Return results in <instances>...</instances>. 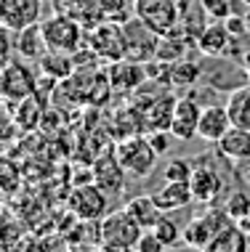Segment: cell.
I'll use <instances>...</instances> for the list:
<instances>
[{
    "label": "cell",
    "mask_w": 250,
    "mask_h": 252,
    "mask_svg": "<svg viewBox=\"0 0 250 252\" xmlns=\"http://www.w3.org/2000/svg\"><path fill=\"white\" fill-rule=\"evenodd\" d=\"M136 16L149 24L157 35H171L179 30L181 3L179 0H136Z\"/></svg>",
    "instance_id": "7"
},
{
    "label": "cell",
    "mask_w": 250,
    "mask_h": 252,
    "mask_svg": "<svg viewBox=\"0 0 250 252\" xmlns=\"http://www.w3.org/2000/svg\"><path fill=\"white\" fill-rule=\"evenodd\" d=\"M152 196H154V202L160 204V210H165V213L189 207V204L194 202V194H192L189 181H165Z\"/></svg>",
    "instance_id": "18"
},
{
    "label": "cell",
    "mask_w": 250,
    "mask_h": 252,
    "mask_svg": "<svg viewBox=\"0 0 250 252\" xmlns=\"http://www.w3.org/2000/svg\"><path fill=\"white\" fill-rule=\"evenodd\" d=\"M192 170H194V162L181 159V157H173V159L165 162L163 178L165 181H189V178H192Z\"/></svg>",
    "instance_id": "32"
},
{
    "label": "cell",
    "mask_w": 250,
    "mask_h": 252,
    "mask_svg": "<svg viewBox=\"0 0 250 252\" xmlns=\"http://www.w3.org/2000/svg\"><path fill=\"white\" fill-rule=\"evenodd\" d=\"M200 83V61H189L181 59L171 64V85H181V88H194Z\"/></svg>",
    "instance_id": "28"
},
{
    "label": "cell",
    "mask_w": 250,
    "mask_h": 252,
    "mask_svg": "<svg viewBox=\"0 0 250 252\" xmlns=\"http://www.w3.org/2000/svg\"><path fill=\"white\" fill-rule=\"evenodd\" d=\"M245 66H248V72H250V51L245 53Z\"/></svg>",
    "instance_id": "36"
},
{
    "label": "cell",
    "mask_w": 250,
    "mask_h": 252,
    "mask_svg": "<svg viewBox=\"0 0 250 252\" xmlns=\"http://www.w3.org/2000/svg\"><path fill=\"white\" fill-rule=\"evenodd\" d=\"M224 218H226V210H215V213L211 210V213H202L197 218H192L184 228V244L192 250H208L213 242L215 228L221 226Z\"/></svg>",
    "instance_id": "12"
},
{
    "label": "cell",
    "mask_w": 250,
    "mask_h": 252,
    "mask_svg": "<svg viewBox=\"0 0 250 252\" xmlns=\"http://www.w3.org/2000/svg\"><path fill=\"white\" fill-rule=\"evenodd\" d=\"M37 80L35 74H32V69L27 64H22V56L19 59H11L3 64V96L5 101H24L30 98L32 93H37Z\"/></svg>",
    "instance_id": "10"
},
{
    "label": "cell",
    "mask_w": 250,
    "mask_h": 252,
    "mask_svg": "<svg viewBox=\"0 0 250 252\" xmlns=\"http://www.w3.org/2000/svg\"><path fill=\"white\" fill-rule=\"evenodd\" d=\"M200 3L205 5L211 22H226L234 13V0H200Z\"/></svg>",
    "instance_id": "33"
},
{
    "label": "cell",
    "mask_w": 250,
    "mask_h": 252,
    "mask_svg": "<svg viewBox=\"0 0 250 252\" xmlns=\"http://www.w3.org/2000/svg\"><path fill=\"white\" fill-rule=\"evenodd\" d=\"M152 231L157 234V239L165 244V250H168V247H179V244L184 242V231H181V226H179V223H176L168 213L160 218L157 226H154Z\"/></svg>",
    "instance_id": "30"
},
{
    "label": "cell",
    "mask_w": 250,
    "mask_h": 252,
    "mask_svg": "<svg viewBox=\"0 0 250 252\" xmlns=\"http://www.w3.org/2000/svg\"><path fill=\"white\" fill-rule=\"evenodd\" d=\"M37 66L45 77L56 80V83H64L67 77L75 74V59L72 53H59V51H45L43 56L37 59Z\"/></svg>",
    "instance_id": "24"
},
{
    "label": "cell",
    "mask_w": 250,
    "mask_h": 252,
    "mask_svg": "<svg viewBox=\"0 0 250 252\" xmlns=\"http://www.w3.org/2000/svg\"><path fill=\"white\" fill-rule=\"evenodd\" d=\"M189 186H192L194 202L213 204V199L218 196L221 189H224V178H221L218 170L211 167V165H194L192 178H189Z\"/></svg>",
    "instance_id": "15"
},
{
    "label": "cell",
    "mask_w": 250,
    "mask_h": 252,
    "mask_svg": "<svg viewBox=\"0 0 250 252\" xmlns=\"http://www.w3.org/2000/svg\"><path fill=\"white\" fill-rule=\"evenodd\" d=\"M43 109H45V101L40 104L37 93H32L30 98L19 101V112H16V125L19 127H35L40 125V120H43Z\"/></svg>",
    "instance_id": "29"
},
{
    "label": "cell",
    "mask_w": 250,
    "mask_h": 252,
    "mask_svg": "<svg viewBox=\"0 0 250 252\" xmlns=\"http://www.w3.org/2000/svg\"><path fill=\"white\" fill-rule=\"evenodd\" d=\"M248 247V236L245 231H242L240 220H234V218H224L221 220V226L215 228L213 234V242L208 250H221V252H242Z\"/></svg>",
    "instance_id": "20"
},
{
    "label": "cell",
    "mask_w": 250,
    "mask_h": 252,
    "mask_svg": "<svg viewBox=\"0 0 250 252\" xmlns=\"http://www.w3.org/2000/svg\"><path fill=\"white\" fill-rule=\"evenodd\" d=\"M232 30L226 22H211L205 32L197 37V51L202 56H221V53L232 51Z\"/></svg>",
    "instance_id": "17"
},
{
    "label": "cell",
    "mask_w": 250,
    "mask_h": 252,
    "mask_svg": "<svg viewBox=\"0 0 250 252\" xmlns=\"http://www.w3.org/2000/svg\"><path fill=\"white\" fill-rule=\"evenodd\" d=\"M99 234H101V247L104 250H136L144 228L128 210H109L99 220Z\"/></svg>",
    "instance_id": "2"
},
{
    "label": "cell",
    "mask_w": 250,
    "mask_h": 252,
    "mask_svg": "<svg viewBox=\"0 0 250 252\" xmlns=\"http://www.w3.org/2000/svg\"><path fill=\"white\" fill-rule=\"evenodd\" d=\"M123 32H125V59L146 64L157 56L160 35L146 22H141L139 16H131L123 24Z\"/></svg>",
    "instance_id": "6"
},
{
    "label": "cell",
    "mask_w": 250,
    "mask_h": 252,
    "mask_svg": "<svg viewBox=\"0 0 250 252\" xmlns=\"http://www.w3.org/2000/svg\"><path fill=\"white\" fill-rule=\"evenodd\" d=\"M117 157L120 162H123V167L128 170V175L136 181H144L149 178V175L154 173V167H157V149L152 146L149 135L139 133V135H128V138L117 141Z\"/></svg>",
    "instance_id": "3"
},
{
    "label": "cell",
    "mask_w": 250,
    "mask_h": 252,
    "mask_svg": "<svg viewBox=\"0 0 250 252\" xmlns=\"http://www.w3.org/2000/svg\"><path fill=\"white\" fill-rule=\"evenodd\" d=\"M101 22L125 24L131 16H136V0H99Z\"/></svg>",
    "instance_id": "26"
},
{
    "label": "cell",
    "mask_w": 250,
    "mask_h": 252,
    "mask_svg": "<svg viewBox=\"0 0 250 252\" xmlns=\"http://www.w3.org/2000/svg\"><path fill=\"white\" fill-rule=\"evenodd\" d=\"M224 210H226L229 218L245 223L248 218H250V194L242 191V189L232 191V194H229V199H226V204H224Z\"/></svg>",
    "instance_id": "31"
},
{
    "label": "cell",
    "mask_w": 250,
    "mask_h": 252,
    "mask_svg": "<svg viewBox=\"0 0 250 252\" xmlns=\"http://www.w3.org/2000/svg\"><path fill=\"white\" fill-rule=\"evenodd\" d=\"M173 109H176V96H171V93H163V96L152 98L149 109L144 112L146 130H171Z\"/></svg>",
    "instance_id": "22"
},
{
    "label": "cell",
    "mask_w": 250,
    "mask_h": 252,
    "mask_svg": "<svg viewBox=\"0 0 250 252\" xmlns=\"http://www.w3.org/2000/svg\"><path fill=\"white\" fill-rule=\"evenodd\" d=\"M139 252H163L165 250V244L157 239V234L149 228V231H144L141 234V239H139V247H136Z\"/></svg>",
    "instance_id": "34"
},
{
    "label": "cell",
    "mask_w": 250,
    "mask_h": 252,
    "mask_svg": "<svg viewBox=\"0 0 250 252\" xmlns=\"http://www.w3.org/2000/svg\"><path fill=\"white\" fill-rule=\"evenodd\" d=\"M16 40H13V48L22 59H30V61H37L43 56L45 51H48V45H45V37H43V27L37 24H30L24 27V30H16L13 32Z\"/></svg>",
    "instance_id": "21"
},
{
    "label": "cell",
    "mask_w": 250,
    "mask_h": 252,
    "mask_svg": "<svg viewBox=\"0 0 250 252\" xmlns=\"http://www.w3.org/2000/svg\"><path fill=\"white\" fill-rule=\"evenodd\" d=\"M242 16H245V24H248V30H250V5H248V11L242 13Z\"/></svg>",
    "instance_id": "35"
},
{
    "label": "cell",
    "mask_w": 250,
    "mask_h": 252,
    "mask_svg": "<svg viewBox=\"0 0 250 252\" xmlns=\"http://www.w3.org/2000/svg\"><path fill=\"white\" fill-rule=\"evenodd\" d=\"M215 146L226 159H250V130L234 125Z\"/></svg>",
    "instance_id": "25"
},
{
    "label": "cell",
    "mask_w": 250,
    "mask_h": 252,
    "mask_svg": "<svg viewBox=\"0 0 250 252\" xmlns=\"http://www.w3.org/2000/svg\"><path fill=\"white\" fill-rule=\"evenodd\" d=\"M91 173H93V183H99L109 196H117V194L125 191L128 170L123 167V162H120L117 149H107V152H101L96 159H93Z\"/></svg>",
    "instance_id": "9"
},
{
    "label": "cell",
    "mask_w": 250,
    "mask_h": 252,
    "mask_svg": "<svg viewBox=\"0 0 250 252\" xmlns=\"http://www.w3.org/2000/svg\"><path fill=\"white\" fill-rule=\"evenodd\" d=\"M232 127H234V122H232V114H229L226 104H211L202 109L197 135L202 141H208V144H218Z\"/></svg>",
    "instance_id": "14"
},
{
    "label": "cell",
    "mask_w": 250,
    "mask_h": 252,
    "mask_svg": "<svg viewBox=\"0 0 250 252\" xmlns=\"http://www.w3.org/2000/svg\"><path fill=\"white\" fill-rule=\"evenodd\" d=\"M107 74H109V83L117 93H136L149 77L146 64H139V61H131V59L112 61Z\"/></svg>",
    "instance_id": "13"
},
{
    "label": "cell",
    "mask_w": 250,
    "mask_h": 252,
    "mask_svg": "<svg viewBox=\"0 0 250 252\" xmlns=\"http://www.w3.org/2000/svg\"><path fill=\"white\" fill-rule=\"evenodd\" d=\"M125 210L131 213L133 218L139 220V226L144 231H149L157 226V220L165 215V210H160V204L154 202L152 194H141V196H133V199L125 202Z\"/></svg>",
    "instance_id": "23"
},
{
    "label": "cell",
    "mask_w": 250,
    "mask_h": 252,
    "mask_svg": "<svg viewBox=\"0 0 250 252\" xmlns=\"http://www.w3.org/2000/svg\"><path fill=\"white\" fill-rule=\"evenodd\" d=\"M200 83L211 85L213 91L229 96V93L250 85V72L245 66V59L232 56V53L202 56L200 59Z\"/></svg>",
    "instance_id": "1"
},
{
    "label": "cell",
    "mask_w": 250,
    "mask_h": 252,
    "mask_svg": "<svg viewBox=\"0 0 250 252\" xmlns=\"http://www.w3.org/2000/svg\"><path fill=\"white\" fill-rule=\"evenodd\" d=\"M202 106L194 96H179L176 98V109H173V122H171V133L179 141H192L197 135L200 127V117H202Z\"/></svg>",
    "instance_id": "11"
},
{
    "label": "cell",
    "mask_w": 250,
    "mask_h": 252,
    "mask_svg": "<svg viewBox=\"0 0 250 252\" xmlns=\"http://www.w3.org/2000/svg\"><path fill=\"white\" fill-rule=\"evenodd\" d=\"M88 45L96 51V56L107 64L125 59V32L123 24L114 22H99L88 32Z\"/></svg>",
    "instance_id": "8"
},
{
    "label": "cell",
    "mask_w": 250,
    "mask_h": 252,
    "mask_svg": "<svg viewBox=\"0 0 250 252\" xmlns=\"http://www.w3.org/2000/svg\"><path fill=\"white\" fill-rule=\"evenodd\" d=\"M226 109L232 114V122L237 127H248L250 130V85L240 88V91L229 93L226 98Z\"/></svg>",
    "instance_id": "27"
},
{
    "label": "cell",
    "mask_w": 250,
    "mask_h": 252,
    "mask_svg": "<svg viewBox=\"0 0 250 252\" xmlns=\"http://www.w3.org/2000/svg\"><path fill=\"white\" fill-rule=\"evenodd\" d=\"M208 24H211V16H208L205 5H202L200 0H184V3H181V22H179L181 35L194 40V45H197V37L205 32Z\"/></svg>",
    "instance_id": "19"
},
{
    "label": "cell",
    "mask_w": 250,
    "mask_h": 252,
    "mask_svg": "<svg viewBox=\"0 0 250 252\" xmlns=\"http://www.w3.org/2000/svg\"><path fill=\"white\" fill-rule=\"evenodd\" d=\"M242 3H245V5H250V0H242Z\"/></svg>",
    "instance_id": "37"
},
{
    "label": "cell",
    "mask_w": 250,
    "mask_h": 252,
    "mask_svg": "<svg viewBox=\"0 0 250 252\" xmlns=\"http://www.w3.org/2000/svg\"><path fill=\"white\" fill-rule=\"evenodd\" d=\"M37 22H43L40 19V0H3V27L16 32Z\"/></svg>",
    "instance_id": "16"
},
{
    "label": "cell",
    "mask_w": 250,
    "mask_h": 252,
    "mask_svg": "<svg viewBox=\"0 0 250 252\" xmlns=\"http://www.w3.org/2000/svg\"><path fill=\"white\" fill-rule=\"evenodd\" d=\"M109 199L112 196L93 181H85V183H77L72 186L70 196H67V207L70 213L80 218V220H88V223H99L101 218L109 213Z\"/></svg>",
    "instance_id": "5"
},
{
    "label": "cell",
    "mask_w": 250,
    "mask_h": 252,
    "mask_svg": "<svg viewBox=\"0 0 250 252\" xmlns=\"http://www.w3.org/2000/svg\"><path fill=\"white\" fill-rule=\"evenodd\" d=\"M43 27V37H45V45L48 51H59V53H75L83 48V24L77 22L75 16L59 11L53 16L43 19L40 22Z\"/></svg>",
    "instance_id": "4"
}]
</instances>
